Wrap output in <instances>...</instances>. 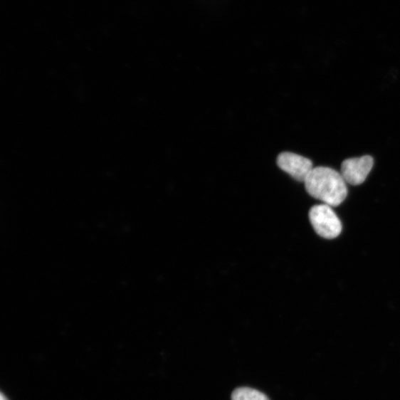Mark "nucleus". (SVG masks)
Wrapping results in <instances>:
<instances>
[{
	"label": "nucleus",
	"instance_id": "f257e3e1",
	"mask_svg": "<svg viewBox=\"0 0 400 400\" xmlns=\"http://www.w3.org/2000/svg\"><path fill=\"white\" fill-rule=\"evenodd\" d=\"M304 184L309 194L332 207L340 206L348 195L347 181L330 168H314Z\"/></svg>",
	"mask_w": 400,
	"mask_h": 400
},
{
	"label": "nucleus",
	"instance_id": "f03ea898",
	"mask_svg": "<svg viewBox=\"0 0 400 400\" xmlns=\"http://www.w3.org/2000/svg\"><path fill=\"white\" fill-rule=\"evenodd\" d=\"M309 220L316 233L325 239L337 238L342 231V223L332 206L322 204L312 207Z\"/></svg>",
	"mask_w": 400,
	"mask_h": 400
},
{
	"label": "nucleus",
	"instance_id": "7ed1b4c3",
	"mask_svg": "<svg viewBox=\"0 0 400 400\" xmlns=\"http://www.w3.org/2000/svg\"><path fill=\"white\" fill-rule=\"evenodd\" d=\"M372 157L366 155L345 159L341 166V174L347 184L359 186L364 183L374 167Z\"/></svg>",
	"mask_w": 400,
	"mask_h": 400
},
{
	"label": "nucleus",
	"instance_id": "20e7f679",
	"mask_svg": "<svg viewBox=\"0 0 400 400\" xmlns=\"http://www.w3.org/2000/svg\"><path fill=\"white\" fill-rule=\"evenodd\" d=\"M277 162L283 171L303 183L314 169L313 163L310 159L290 152L280 154Z\"/></svg>",
	"mask_w": 400,
	"mask_h": 400
},
{
	"label": "nucleus",
	"instance_id": "39448f33",
	"mask_svg": "<svg viewBox=\"0 0 400 400\" xmlns=\"http://www.w3.org/2000/svg\"><path fill=\"white\" fill-rule=\"evenodd\" d=\"M231 400H270L263 393L251 388L243 387L235 389Z\"/></svg>",
	"mask_w": 400,
	"mask_h": 400
},
{
	"label": "nucleus",
	"instance_id": "423d86ee",
	"mask_svg": "<svg viewBox=\"0 0 400 400\" xmlns=\"http://www.w3.org/2000/svg\"><path fill=\"white\" fill-rule=\"evenodd\" d=\"M1 400H8L3 394H1Z\"/></svg>",
	"mask_w": 400,
	"mask_h": 400
}]
</instances>
